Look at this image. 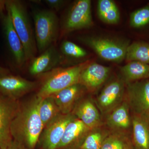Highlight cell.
<instances>
[{"label":"cell","instance_id":"obj_2","mask_svg":"<svg viewBox=\"0 0 149 149\" xmlns=\"http://www.w3.org/2000/svg\"><path fill=\"white\" fill-rule=\"evenodd\" d=\"M5 6L23 45L27 61H30L36 57L37 49L35 33L26 6L22 2L18 0L5 1Z\"/></svg>","mask_w":149,"mask_h":149},{"label":"cell","instance_id":"obj_7","mask_svg":"<svg viewBox=\"0 0 149 149\" xmlns=\"http://www.w3.org/2000/svg\"><path fill=\"white\" fill-rule=\"evenodd\" d=\"M127 94L134 115L149 119V79L128 83Z\"/></svg>","mask_w":149,"mask_h":149},{"label":"cell","instance_id":"obj_18","mask_svg":"<svg viewBox=\"0 0 149 149\" xmlns=\"http://www.w3.org/2000/svg\"><path fill=\"white\" fill-rule=\"evenodd\" d=\"M90 130L82 121L75 118L67 125L57 149L72 145L85 136Z\"/></svg>","mask_w":149,"mask_h":149},{"label":"cell","instance_id":"obj_14","mask_svg":"<svg viewBox=\"0 0 149 149\" xmlns=\"http://www.w3.org/2000/svg\"><path fill=\"white\" fill-rule=\"evenodd\" d=\"M124 92V84L120 80L108 84L98 97V104L102 111L107 112L115 108L121 101Z\"/></svg>","mask_w":149,"mask_h":149},{"label":"cell","instance_id":"obj_5","mask_svg":"<svg viewBox=\"0 0 149 149\" xmlns=\"http://www.w3.org/2000/svg\"><path fill=\"white\" fill-rule=\"evenodd\" d=\"M95 52L102 58L108 61L120 62L125 59L128 41H121L100 37L84 36L78 38Z\"/></svg>","mask_w":149,"mask_h":149},{"label":"cell","instance_id":"obj_19","mask_svg":"<svg viewBox=\"0 0 149 149\" xmlns=\"http://www.w3.org/2000/svg\"><path fill=\"white\" fill-rule=\"evenodd\" d=\"M128 102H123L113 109L107 118L108 124L115 129L125 130L132 125Z\"/></svg>","mask_w":149,"mask_h":149},{"label":"cell","instance_id":"obj_21","mask_svg":"<svg viewBox=\"0 0 149 149\" xmlns=\"http://www.w3.org/2000/svg\"><path fill=\"white\" fill-rule=\"evenodd\" d=\"M97 13L100 19L108 24H116L120 19V12L116 4L112 0H99Z\"/></svg>","mask_w":149,"mask_h":149},{"label":"cell","instance_id":"obj_16","mask_svg":"<svg viewBox=\"0 0 149 149\" xmlns=\"http://www.w3.org/2000/svg\"><path fill=\"white\" fill-rule=\"evenodd\" d=\"M72 111V114L90 129L95 128L100 124L98 110L90 100H84L77 103Z\"/></svg>","mask_w":149,"mask_h":149},{"label":"cell","instance_id":"obj_10","mask_svg":"<svg viewBox=\"0 0 149 149\" xmlns=\"http://www.w3.org/2000/svg\"><path fill=\"white\" fill-rule=\"evenodd\" d=\"M37 83L11 74L0 77V93L14 100L34 91Z\"/></svg>","mask_w":149,"mask_h":149},{"label":"cell","instance_id":"obj_32","mask_svg":"<svg viewBox=\"0 0 149 149\" xmlns=\"http://www.w3.org/2000/svg\"><path fill=\"white\" fill-rule=\"evenodd\" d=\"M125 149H132L130 148H126V147H125Z\"/></svg>","mask_w":149,"mask_h":149},{"label":"cell","instance_id":"obj_6","mask_svg":"<svg viewBox=\"0 0 149 149\" xmlns=\"http://www.w3.org/2000/svg\"><path fill=\"white\" fill-rule=\"evenodd\" d=\"M90 0L75 1L65 17L61 25L62 32L66 33L90 27L93 25Z\"/></svg>","mask_w":149,"mask_h":149},{"label":"cell","instance_id":"obj_24","mask_svg":"<svg viewBox=\"0 0 149 149\" xmlns=\"http://www.w3.org/2000/svg\"><path fill=\"white\" fill-rule=\"evenodd\" d=\"M60 52L63 59V64L65 58L79 59L85 57L87 52L83 48L70 41H63L60 46Z\"/></svg>","mask_w":149,"mask_h":149},{"label":"cell","instance_id":"obj_30","mask_svg":"<svg viewBox=\"0 0 149 149\" xmlns=\"http://www.w3.org/2000/svg\"><path fill=\"white\" fill-rule=\"evenodd\" d=\"M10 74V71L8 69L0 65V77Z\"/></svg>","mask_w":149,"mask_h":149},{"label":"cell","instance_id":"obj_28","mask_svg":"<svg viewBox=\"0 0 149 149\" xmlns=\"http://www.w3.org/2000/svg\"><path fill=\"white\" fill-rule=\"evenodd\" d=\"M44 1L51 10L53 11L60 10L66 2L63 0H45Z\"/></svg>","mask_w":149,"mask_h":149},{"label":"cell","instance_id":"obj_27","mask_svg":"<svg viewBox=\"0 0 149 149\" xmlns=\"http://www.w3.org/2000/svg\"><path fill=\"white\" fill-rule=\"evenodd\" d=\"M125 146L119 136L113 135L104 139L100 149H125Z\"/></svg>","mask_w":149,"mask_h":149},{"label":"cell","instance_id":"obj_9","mask_svg":"<svg viewBox=\"0 0 149 149\" xmlns=\"http://www.w3.org/2000/svg\"><path fill=\"white\" fill-rule=\"evenodd\" d=\"M3 12L1 18L3 32L7 46L17 67H22L27 62L23 45L13 27L10 15L7 11Z\"/></svg>","mask_w":149,"mask_h":149},{"label":"cell","instance_id":"obj_17","mask_svg":"<svg viewBox=\"0 0 149 149\" xmlns=\"http://www.w3.org/2000/svg\"><path fill=\"white\" fill-rule=\"evenodd\" d=\"M133 140L137 149H149V119L134 115L131 118Z\"/></svg>","mask_w":149,"mask_h":149},{"label":"cell","instance_id":"obj_3","mask_svg":"<svg viewBox=\"0 0 149 149\" xmlns=\"http://www.w3.org/2000/svg\"><path fill=\"white\" fill-rule=\"evenodd\" d=\"M89 63L90 62L86 61L65 68H57L42 74L43 78L36 94L45 98L79 83L81 72Z\"/></svg>","mask_w":149,"mask_h":149},{"label":"cell","instance_id":"obj_4","mask_svg":"<svg viewBox=\"0 0 149 149\" xmlns=\"http://www.w3.org/2000/svg\"><path fill=\"white\" fill-rule=\"evenodd\" d=\"M33 19L37 51L41 54L56 41L59 22L56 14L51 10H36L33 12Z\"/></svg>","mask_w":149,"mask_h":149},{"label":"cell","instance_id":"obj_1","mask_svg":"<svg viewBox=\"0 0 149 149\" xmlns=\"http://www.w3.org/2000/svg\"><path fill=\"white\" fill-rule=\"evenodd\" d=\"M42 99L36 94L24 103L19 104L11 124L13 140L29 149L35 148L44 130L39 113Z\"/></svg>","mask_w":149,"mask_h":149},{"label":"cell","instance_id":"obj_13","mask_svg":"<svg viewBox=\"0 0 149 149\" xmlns=\"http://www.w3.org/2000/svg\"><path fill=\"white\" fill-rule=\"evenodd\" d=\"M86 88L80 83H76L51 96L62 114L71 113L77 102L83 95Z\"/></svg>","mask_w":149,"mask_h":149},{"label":"cell","instance_id":"obj_29","mask_svg":"<svg viewBox=\"0 0 149 149\" xmlns=\"http://www.w3.org/2000/svg\"><path fill=\"white\" fill-rule=\"evenodd\" d=\"M7 149H29L19 142L13 140Z\"/></svg>","mask_w":149,"mask_h":149},{"label":"cell","instance_id":"obj_31","mask_svg":"<svg viewBox=\"0 0 149 149\" xmlns=\"http://www.w3.org/2000/svg\"><path fill=\"white\" fill-rule=\"evenodd\" d=\"M4 9H5V1H0V18H1Z\"/></svg>","mask_w":149,"mask_h":149},{"label":"cell","instance_id":"obj_12","mask_svg":"<svg viewBox=\"0 0 149 149\" xmlns=\"http://www.w3.org/2000/svg\"><path fill=\"white\" fill-rule=\"evenodd\" d=\"M75 118L72 113H61L45 127L42 134L45 149H57L67 125Z\"/></svg>","mask_w":149,"mask_h":149},{"label":"cell","instance_id":"obj_11","mask_svg":"<svg viewBox=\"0 0 149 149\" xmlns=\"http://www.w3.org/2000/svg\"><path fill=\"white\" fill-rule=\"evenodd\" d=\"M62 64L63 59L60 52L52 45L30 61L28 70L31 75L40 76Z\"/></svg>","mask_w":149,"mask_h":149},{"label":"cell","instance_id":"obj_23","mask_svg":"<svg viewBox=\"0 0 149 149\" xmlns=\"http://www.w3.org/2000/svg\"><path fill=\"white\" fill-rule=\"evenodd\" d=\"M39 113L44 128L61 114L51 96L42 99L39 106Z\"/></svg>","mask_w":149,"mask_h":149},{"label":"cell","instance_id":"obj_25","mask_svg":"<svg viewBox=\"0 0 149 149\" xmlns=\"http://www.w3.org/2000/svg\"><path fill=\"white\" fill-rule=\"evenodd\" d=\"M149 24V4L131 14L130 24L132 27L141 28Z\"/></svg>","mask_w":149,"mask_h":149},{"label":"cell","instance_id":"obj_15","mask_svg":"<svg viewBox=\"0 0 149 149\" xmlns=\"http://www.w3.org/2000/svg\"><path fill=\"white\" fill-rule=\"evenodd\" d=\"M110 68L97 63H90L84 68L80 74L79 83L86 89L96 90L106 80Z\"/></svg>","mask_w":149,"mask_h":149},{"label":"cell","instance_id":"obj_8","mask_svg":"<svg viewBox=\"0 0 149 149\" xmlns=\"http://www.w3.org/2000/svg\"><path fill=\"white\" fill-rule=\"evenodd\" d=\"M18 101L0 93V149H7L13 141L10 133L12 121L19 108Z\"/></svg>","mask_w":149,"mask_h":149},{"label":"cell","instance_id":"obj_20","mask_svg":"<svg viewBox=\"0 0 149 149\" xmlns=\"http://www.w3.org/2000/svg\"><path fill=\"white\" fill-rule=\"evenodd\" d=\"M123 76L130 83L149 78V65L137 61H130L121 68Z\"/></svg>","mask_w":149,"mask_h":149},{"label":"cell","instance_id":"obj_22","mask_svg":"<svg viewBox=\"0 0 149 149\" xmlns=\"http://www.w3.org/2000/svg\"><path fill=\"white\" fill-rule=\"evenodd\" d=\"M125 59L149 65V43L143 41L134 42L127 48Z\"/></svg>","mask_w":149,"mask_h":149},{"label":"cell","instance_id":"obj_33","mask_svg":"<svg viewBox=\"0 0 149 149\" xmlns=\"http://www.w3.org/2000/svg\"></svg>","mask_w":149,"mask_h":149},{"label":"cell","instance_id":"obj_26","mask_svg":"<svg viewBox=\"0 0 149 149\" xmlns=\"http://www.w3.org/2000/svg\"><path fill=\"white\" fill-rule=\"evenodd\" d=\"M104 141L101 133L93 132L87 136L80 146V149H100Z\"/></svg>","mask_w":149,"mask_h":149}]
</instances>
